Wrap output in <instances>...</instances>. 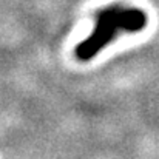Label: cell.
<instances>
[{
    "instance_id": "1",
    "label": "cell",
    "mask_w": 159,
    "mask_h": 159,
    "mask_svg": "<svg viewBox=\"0 0 159 159\" xmlns=\"http://www.w3.org/2000/svg\"><path fill=\"white\" fill-rule=\"evenodd\" d=\"M147 14L138 8L108 6L96 17V25H114L119 31L139 33L147 26Z\"/></svg>"
},
{
    "instance_id": "2",
    "label": "cell",
    "mask_w": 159,
    "mask_h": 159,
    "mask_svg": "<svg viewBox=\"0 0 159 159\" xmlns=\"http://www.w3.org/2000/svg\"><path fill=\"white\" fill-rule=\"evenodd\" d=\"M117 31L119 30L114 25H96L93 33L76 47V50H74L76 57L80 62L91 60L93 57H96L98 54L101 53L108 43L113 42V39L116 37Z\"/></svg>"
}]
</instances>
